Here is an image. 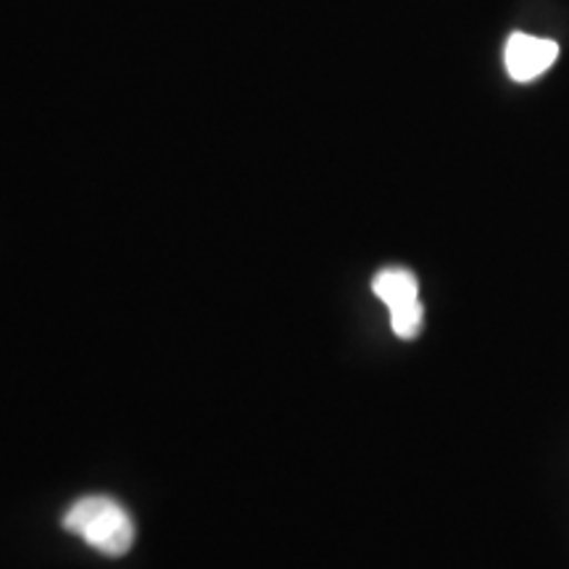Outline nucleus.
I'll use <instances>...</instances> for the list:
<instances>
[{
	"label": "nucleus",
	"instance_id": "f03ea898",
	"mask_svg": "<svg viewBox=\"0 0 569 569\" xmlns=\"http://www.w3.org/2000/svg\"><path fill=\"white\" fill-rule=\"evenodd\" d=\"M372 290L388 306L390 327H393L396 336L401 340H415L425 325L417 277L403 267H388L375 274Z\"/></svg>",
	"mask_w": 569,
	"mask_h": 569
},
{
	"label": "nucleus",
	"instance_id": "7ed1b4c3",
	"mask_svg": "<svg viewBox=\"0 0 569 569\" xmlns=\"http://www.w3.org/2000/svg\"><path fill=\"white\" fill-rule=\"evenodd\" d=\"M559 59V46L553 40L536 38V34L515 32L503 48V63L515 82H532L546 74Z\"/></svg>",
	"mask_w": 569,
	"mask_h": 569
},
{
	"label": "nucleus",
	"instance_id": "f257e3e1",
	"mask_svg": "<svg viewBox=\"0 0 569 569\" xmlns=\"http://www.w3.org/2000/svg\"><path fill=\"white\" fill-rule=\"evenodd\" d=\"M63 528L106 557H124L134 543V522L109 496H84L63 517Z\"/></svg>",
	"mask_w": 569,
	"mask_h": 569
}]
</instances>
